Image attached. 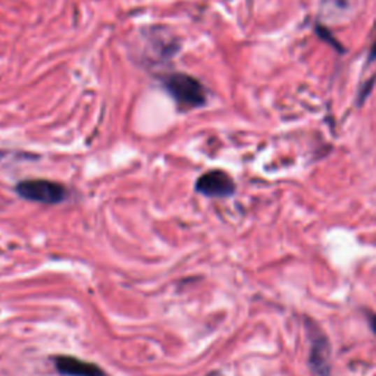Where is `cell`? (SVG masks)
Here are the masks:
<instances>
[{"mask_svg": "<svg viewBox=\"0 0 376 376\" xmlns=\"http://www.w3.org/2000/svg\"><path fill=\"white\" fill-rule=\"evenodd\" d=\"M164 85L177 105L184 110L200 108L206 103V89L191 75L171 74L165 78Z\"/></svg>", "mask_w": 376, "mask_h": 376, "instance_id": "obj_1", "label": "cell"}, {"mask_svg": "<svg viewBox=\"0 0 376 376\" xmlns=\"http://www.w3.org/2000/svg\"><path fill=\"white\" fill-rule=\"evenodd\" d=\"M17 194L28 201H36L41 205H57L66 198V188L49 180H25L18 182L15 188Z\"/></svg>", "mask_w": 376, "mask_h": 376, "instance_id": "obj_2", "label": "cell"}, {"mask_svg": "<svg viewBox=\"0 0 376 376\" xmlns=\"http://www.w3.org/2000/svg\"><path fill=\"white\" fill-rule=\"evenodd\" d=\"M196 191L206 197H229L236 193V182L226 172L213 169L196 181Z\"/></svg>", "mask_w": 376, "mask_h": 376, "instance_id": "obj_3", "label": "cell"}, {"mask_svg": "<svg viewBox=\"0 0 376 376\" xmlns=\"http://www.w3.org/2000/svg\"><path fill=\"white\" fill-rule=\"evenodd\" d=\"M310 356L309 366L316 376H331V347L328 338L314 328V332H310Z\"/></svg>", "mask_w": 376, "mask_h": 376, "instance_id": "obj_4", "label": "cell"}, {"mask_svg": "<svg viewBox=\"0 0 376 376\" xmlns=\"http://www.w3.org/2000/svg\"><path fill=\"white\" fill-rule=\"evenodd\" d=\"M53 363L56 370L64 376H108L102 368L74 356H56Z\"/></svg>", "mask_w": 376, "mask_h": 376, "instance_id": "obj_5", "label": "cell"}, {"mask_svg": "<svg viewBox=\"0 0 376 376\" xmlns=\"http://www.w3.org/2000/svg\"><path fill=\"white\" fill-rule=\"evenodd\" d=\"M316 34H317V37H319L322 41L328 43V45H329L331 48H334L337 52H345V49L342 48L341 43H340L334 36H332V34L329 33V30H326L325 27H322V25H316Z\"/></svg>", "mask_w": 376, "mask_h": 376, "instance_id": "obj_6", "label": "cell"}, {"mask_svg": "<svg viewBox=\"0 0 376 376\" xmlns=\"http://www.w3.org/2000/svg\"><path fill=\"white\" fill-rule=\"evenodd\" d=\"M373 81H375V77L370 78L368 82H365L366 87H363V89L360 90V93H359V99H357V103H359V105H363V102L368 99L369 93H370L372 89H373Z\"/></svg>", "mask_w": 376, "mask_h": 376, "instance_id": "obj_7", "label": "cell"}, {"mask_svg": "<svg viewBox=\"0 0 376 376\" xmlns=\"http://www.w3.org/2000/svg\"><path fill=\"white\" fill-rule=\"evenodd\" d=\"M375 61H376V40L373 41V45H372V48L369 50V56H368V62L369 64H372Z\"/></svg>", "mask_w": 376, "mask_h": 376, "instance_id": "obj_8", "label": "cell"}, {"mask_svg": "<svg viewBox=\"0 0 376 376\" xmlns=\"http://www.w3.org/2000/svg\"><path fill=\"white\" fill-rule=\"evenodd\" d=\"M368 321H369V326L370 329L373 331V334L376 335V313H370L368 316Z\"/></svg>", "mask_w": 376, "mask_h": 376, "instance_id": "obj_9", "label": "cell"}, {"mask_svg": "<svg viewBox=\"0 0 376 376\" xmlns=\"http://www.w3.org/2000/svg\"><path fill=\"white\" fill-rule=\"evenodd\" d=\"M208 376H222L219 372H210Z\"/></svg>", "mask_w": 376, "mask_h": 376, "instance_id": "obj_10", "label": "cell"}]
</instances>
